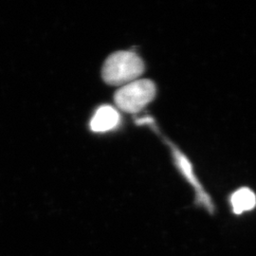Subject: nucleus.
<instances>
[{
    "instance_id": "obj_1",
    "label": "nucleus",
    "mask_w": 256,
    "mask_h": 256,
    "mask_svg": "<svg viewBox=\"0 0 256 256\" xmlns=\"http://www.w3.org/2000/svg\"><path fill=\"white\" fill-rule=\"evenodd\" d=\"M142 59L132 52H117L110 55L102 66V75L111 86H126L134 82L144 74Z\"/></svg>"
},
{
    "instance_id": "obj_2",
    "label": "nucleus",
    "mask_w": 256,
    "mask_h": 256,
    "mask_svg": "<svg viewBox=\"0 0 256 256\" xmlns=\"http://www.w3.org/2000/svg\"><path fill=\"white\" fill-rule=\"evenodd\" d=\"M156 86L151 80L140 79L122 86L114 96L116 106L126 113H138L154 100Z\"/></svg>"
},
{
    "instance_id": "obj_3",
    "label": "nucleus",
    "mask_w": 256,
    "mask_h": 256,
    "mask_svg": "<svg viewBox=\"0 0 256 256\" xmlns=\"http://www.w3.org/2000/svg\"><path fill=\"white\" fill-rule=\"evenodd\" d=\"M119 122V112L110 106H102L95 112L90 128L94 132H106L116 128Z\"/></svg>"
},
{
    "instance_id": "obj_4",
    "label": "nucleus",
    "mask_w": 256,
    "mask_h": 256,
    "mask_svg": "<svg viewBox=\"0 0 256 256\" xmlns=\"http://www.w3.org/2000/svg\"><path fill=\"white\" fill-rule=\"evenodd\" d=\"M230 203L236 214H242L244 212L252 210L256 205V194L248 188H241L234 192Z\"/></svg>"
}]
</instances>
